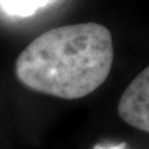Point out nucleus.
<instances>
[{"mask_svg": "<svg viewBox=\"0 0 149 149\" xmlns=\"http://www.w3.org/2000/svg\"><path fill=\"white\" fill-rule=\"evenodd\" d=\"M115 57L113 37L97 22L72 24L42 33L21 51L15 76L33 91L79 100L104 84Z\"/></svg>", "mask_w": 149, "mask_h": 149, "instance_id": "nucleus-1", "label": "nucleus"}, {"mask_svg": "<svg viewBox=\"0 0 149 149\" xmlns=\"http://www.w3.org/2000/svg\"><path fill=\"white\" fill-rule=\"evenodd\" d=\"M117 113L128 126L149 133V66L127 86L120 97Z\"/></svg>", "mask_w": 149, "mask_h": 149, "instance_id": "nucleus-2", "label": "nucleus"}, {"mask_svg": "<svg viewBox=\"0 0 149 149\" xmlns=\"http://www.w3.org/2000/svg\"><path fill=\"white\" fill-rule=\"evenodd\" d=\"M50 1L51 0H0L6 13L18 17L32 15Z\"/></svg>", "mask_w": 149, "mask_h": 149, "instance_id": "nucleus-3", "label": "nucleus"}, {"mask_svg": "<svg viewBox=\"0 0 149 149\" xmlns=\"http://www.w3.org/2000/svg\"><path fill=\"white\" fill-rule=\"evenodd\" d=\"M94 149H126V144H116V145H97Z\"/></svg>", "mask_w": 149, "mask_h": 149, "instance_id": "nucleus-4", "label": "nucleus"}]
</instances>
